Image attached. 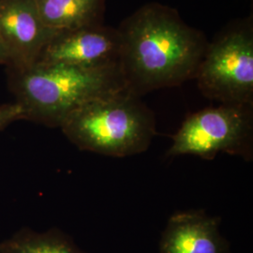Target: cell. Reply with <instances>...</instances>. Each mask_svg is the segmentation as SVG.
<instances>
[{
  "label": "cell",
  "mask_w": 253,
  "mask_h": 253,
  "mask_svg": "<svg viewBox=\"0 0 253 253\" xmlns=\"http://www.w3.org/2000/svg\"><path fill=\"white\" fill-rule=\"evenodd\" d=\"M118 29L119 67L127 90L139 97L194 79L208 44L176 9L157 2L139 8Z\"/></svg>",
  "instance_id": "obj_1"
},
{
  "label": "cell",
  "mask_w": 253,
  "mask_h": 253,
  "mask_svg": "<svg viewBox=\"0 0 253 253\" xmlns=\"http://www.w3.org/2000/svg\"><path fill=\"white\" fill-rule=\"evenodd\" d=\"M8 85L26 121L58 128L84 104L127 89L119 63L99 67L35 63L8 68Z\"/></svg>",
  "instance_id": "obj_2"
},
{
  "label": "cell",
  "mask_w": 253,
  "mask_h": 253,
  "mask_svg": "<svg viewBox=\"0 0 253 253\" xmlns=\"http://www.w3.org/2000/svg\"><path fill=\"white\" fill-rule=\"evenodd\" d=\"M59 128L80 150L115 158L144 153L157 134L153 112L127 89L84 104Z\"/></svg>",
  "instance_id": "obj_3"
},
{
  "label": "cell",
  "mask_w": 253,
  "mask_h": 253,
  "mask_svg": "<svg viewBox=\"0 0 253 253\" xmlns=\"http://www.w3.org/2000/svg\"><path fill=\"white\" fill-rule=\"evenodd\" d=\"M250 19L208 42L194 79L208 99L253 106V27Z\"/></svg>",
  "instance_id": "obj_4"
},
{
  "label": "cell",
  "mask_w": 253,
  "mask_h": 253,
  "mask_svg": "<svg viewBox=\"0 0 253 253\" xmlns=\"http://www.w3.org/2000/svg\"><path fill=\"white\" fill-rule=\"evenodd\" d=\"M253 105L220 104L189 115L172 136L166 157L193 155L212 161L218 153L253 159Z\"/></svg>",
  "instance_id": "obj_5"
},
{
  "label": "cell",
  "mask_w": 253,
  "mask_h": 253,
  "mask_svg": "<svg viewBox=\"0 0 253 253\" xmlns=\"http://www.w3.org/2000/svg\"><path fill=\"white\" fill-rule=\"evenodd\" d=\"M120 47L118 28L102 24L78 27L56 32L36 63L83 67L114 65L119 63Z\"/></svg>",
  "instance_id": "obj_6"
},
{
  "label": "cell",
  "mask_w": 253,
  "mask_h": 253,
  "mask_svg": "<svg viewBox=\"0 0 253 253\" xmlns=\"http://www.w3.org/2000/svg\"><path fill=\"white\" fill-rule=\"evenodd\" d=\"M55 33L44 25L36 0H0V40L9 54L8 68L36 63Z\"/></svg>",
  "instance_id": "obj_7"
},
{
  "label": "cell",
  "mask_w": 253,
  "mask_h": 253,
  "mask_svg": "<svg viewBox=\"0 0 253 253\" xmlns=\"http://www.w3.org/2000/svg\"><path fill=\"white\" fill-rule=\"evenodd\" d=\"M220 218L203 210L173 214L167 221L160 240V253H228Z\"/></svg>",
  "instance_id": "obj_8"
},
{
  "label": "cell",
  "mask_w": 253,
  "mask_h": 253,
  "mask_svg": "<svg viewBox=\"0 0 253 253\" xmlns=\"http://www.w3.org/2000/svg\"><path fill=\"white\" fill-rule=\"evenodd\" d=\"M41 17L55 32L102 24L106 0H36Z\"/></svg>",
  "instance_id": "obj_9"
},
{
  "label": "cell",
  "mask_w": 253,
  "mask_h": 253,
  "mask_svg": "<svg viewBox=\"0 0 253 253\" xmlns=\"http://www.w3.org/2000/svg\"><path fill=\"white\" fill-rule=\"evenodd\" d=\"M0 253H85L57 228L44 232L24 227L0 242Z\"/></svg>",
  "instance_id": "obj_10"
},
{
  "label": "cell",
  "mask_w": 253,
  "mask_h": 253,
  "mask_svg": "<svg viewBox=\"0 0 253 253\" xmlns=\"http://www.w3.org/2000/svg\"><path fill=\"white\" fill-rule=\"evenodd\" d=\"M20 120H25V116L23 109L18 103L14 101L11 103L0 104V131Z\"/></svg>",
  "instance_id": "obj_11"
},
{
  "label": "cell",
  "mask_w": 253,
  "mask_h": 253,
  "mask_svg": "<svg viewBox=\"0 0 253 253\" xmlns=\"http://www.w3.org/2000/svg\"><path fill=\"white\" fill-rule=\"evenodd\" d=\"M0 64L6 65L7 67H9V64H10L8 51L5 48V46L3 44L1 40H0Z\"/></svg>",
  "instance_id": "obj_12"
}]
</instances>
